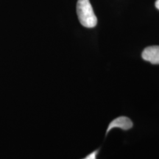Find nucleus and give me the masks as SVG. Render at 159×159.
Returning a JSON list of instances; mask_svg holds the SVG:
<instances>
[{"mask_svg": "<svg viewBox=\"0 0 159 159\" xmlns=\"http://www.w3.org/2000/svg\"><path fill=\"white\" fill-rule=\"evenodd\" d=\"M155 5H156V7L158 10H159V0H156V4H155Z\"/></svg>", "mask_w": 159, "mask_h": 159, "instance_id": "5", "label": "nucleus"}, {"mask_svg": "<svg viewBox=\"0 0 159 159\" xmlns=\"http://www.w3.org/2000/svg\"><path fill=\"white\" fill-rule=\"evenodd\" d=\"M77 14L83 27L93 28L97 24V19L89 0H78L77 2Z\"/></svg>", "mask_w": 159, "mask_h": 159, "instance_id": "1", "label": "nucleus"}, {"mask_svg": "<svg viewBox=\"0 0 159 159\" xmlns=\"http://www.w3.org/2000/svg\"><path fill=\"white\" fill-rule=\"evenodd\" d=\"M142 58L152 64H159V46H151L144 49Z\"/></svg>", "mask_w": 159, "mask_h": 159, "instance_id": "2", "label": "nucleus"}, {"mask_svg": "<svg viewBox=\"0 0 159 159\" xmlns=\"http://www.w3.org/2000/svg\"><path fill=\"white\" fill-rule=\"evenodd\" d=\"M132 127L133 122H131L130 119L125 116H119L118 118L114 119V120L109 124L108 128L107 129L106 134H108V133L111 130V129L115 128H119L122 129V130H127L132 128Z\"/></svg>", "mask_w": 159, "mask_h": 159, "instance_id": "3", "label": "nucleus"}, {"mask_svg": "<svg viewBox=\"0 0 159 159\" xmlns=\"http://www.w3.org/2000/svg\"><path fill=\"white\" fill-rule=\"evenodd\" d=\"M97 152H98V150L94 151V152H91V154H89L88 156H86L85 158H83V159H96Z\"/></svg>", "mask_w": 159, "mask_h": 159, "instance_id": "4", "label": "nucleus"}]
</instances>
